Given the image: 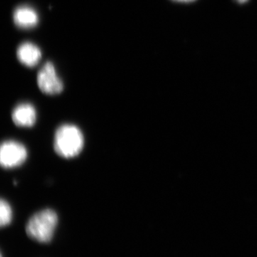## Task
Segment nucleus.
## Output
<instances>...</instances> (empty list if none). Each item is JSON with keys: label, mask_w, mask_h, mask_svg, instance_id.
<instances>
[{"label": "nucleus", "mask_w": 257, "mask_h": 257, "mask_svg": "<svg viewBox=\"0 0 257 257\" xmlns=\"http://www.w3.org/2000/svg\"><path fill=\"white\" fill-rule=\"evenodd\" d=\"M248 0H237L238 3H241V4H243V3H246Z\"/></svg>", "instance_id": "nucleus-10"}, {"label": "nucleus", "mask_w": 257, "mask_h": 257, "mask_svg": "<svg viewBox=\"0 0 257 257\" xmlns=\"http://www.w3.org/2000/svg\"><path fill=\"white\" fill-rule=\"evenodd\" d=\"M19 61L24 65L33 67L39 63L42 57V52L35 44L24 42L19 46L17 50Z\"/></svg>", "instance_id": "nucleus-7"}, {"label": "nucleus", "mask_w": 257, "mask_h": 257, "mask_svg": "<svg viewBox=\"0 0 257 257\" xmlns=\"http://www.w3.org/2000/svg\"><path fill=\"white\" fill-rule=\"evenodd\" d=\"M37 81L40 90L48 95H55L63 90V83L52 62H47L42 66L37 74Z\"/></svg>", "instance_id": "nucleus-4"}, {"label": "nucleus", "mask_w": 257, "mask_h": 257, "mask_svg": "<svg viewBox=\"0 0 257 257\" xmlns=\"http://www.w3.org/2000/svg\"><path fill=\"white\" fill-rule=\"evenodd\" d=\"M13 211L8 201L2 199L0 202V225L2 227L8 226L13 221Z\"/></svg>", "instance_id": "nucleus-8"}, {"label": "nucleus", "mask_w": 257, "mask_h": 257, "mask_svg": "<svg viewBox=\"0 0 257 257\" xmlns=\"http://www.w3.org/2000/svg\"><path fill=\"white\" fill-rule=\"evenodd\" d=\"M12 119L17 126L31 127L37 121L36 109L30 103L19 104L15 106L12 112Z\"/></svg>", "instance_id": "nucleus-5"}, {"label": "nucleus", "mask_w": 257, "mask_h": 257, "mask_svg": "<svg viewBox=\"0 0 257 257\" xmlns=\"http://www.w3.org/2000/svg\"><path fill=\"white\" fill-rule=\"evenodd\" d=\"M172 1L178 2V3H189L195 1V0H172Z\"/></svg>", "instance_id": "nucleus-9"}, {"label": "nucleus", "mask_w": 257, "mask_h": 257, "mask_svg": "<svg viewBox=\"0 0 257 257\" xmlns=\"http://www.w3.org/2000/svg\"><path fill=\"white\" fill-rule=\"evenodd\" d=\"M84 145V135L76 125L64 124L56 130L54 150L62 158L72 159L78 156Z\"/></svg>", "instance_id": "nucleus-1"}, {"label": "nucleus", "mask_w": 257, "mask_h": 257, "mask_svg": "<svg viewBox=\"0 0 257 257\" xmlns=\"http://www.w3.org/2000/svg\"><path fill=\"white\" fill-rule=\"evenodd\" d=\"M58 224V216L50 209L38 211L31 216L26 225L29 237L40 243H49L53 239Z\"/></svg>", "instance_id": "nucleus-2"}, {"label": "nucleus", "mask_w": 257, "mask_h": 257, "mask_svg": "<svg viewBox=\"0 0 257 257\" xmlns=\"http://www.w3.org/2000/svg\"><path fill=\"white\" fill-rule=\"evenodd\" d=\"M28 150L25 145L15 140H7L0 148V163L5 169L20 167L28 159Z\"/></svg>", "instance_id": "nucleus-3"}, {"label": "nucleus", "mask_w": 257, "mask_h": 257, "mask_svg": "<svg viewBox=\"0 0 257 257\" xmlns=\"http://www.w3.org/2000/svg\"><path fill=\"white\" fill-rule=\"evenodd\" d=\"M1 257H3V254H1Z\"/></svg>", "instance_id": "nucleus-11"}, {"label": "nucleus", "mask_w": 257, "mask_h": 257, "mask_svg": "<svg viewBox=\"0 0 257 257\" xmlns=\"http://www.w3.org/2000/svg\"><path fill=\"white\" fill-rule=\"evenodd\" d=\"M13 20L18 28H33L39 23V15L34 8L24 5L18 7L15 10Z\"/></svg>", "instance_id": "nucleus-6"}]
</instances>
